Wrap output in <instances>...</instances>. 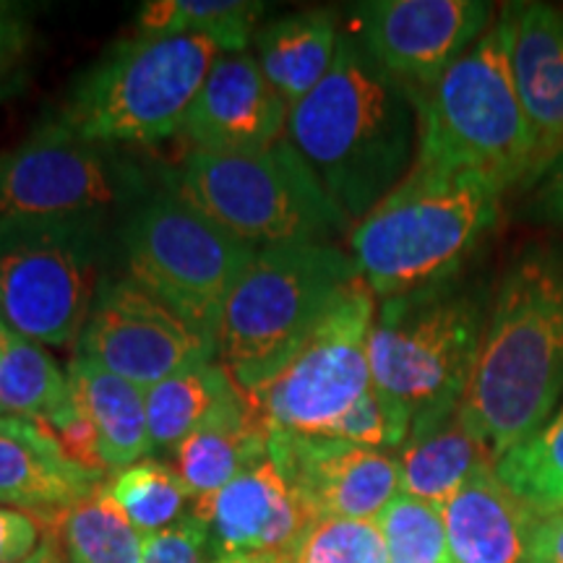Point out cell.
Instances as JSON below:
<instances>
[{"mask_svg": "<svg viewBox=\"0 0 563 563\" xmlns=\"http://www.w3.org/2000/svg\"><path fill=\"white\" fill-rule=\"evenodd\" d=\"M194 514L207 522L211 559L292 553L313 522L269 456L214 496L196 501Z\"/></svg>", "mask_w": 563, "mask_h": 563, "instance_id": "obj_17", "label": "cell"}, {"mask_svg": "<svg viewBox=\"0 0 563 563\" xmlns=\"http://www.w3.org/2000/svg\"><path fill=\"white\" fill-rule=\"evenodd\" d=\"M376 295L363 277L344 290L319 327L256 391L272 431L327 435L371 391L368 334Z\"/></svg>", "mask_w": 563, "mask_h": 563, "instance_id": "obj_12", "label": "cell"}, {"mask_svg": "<svg viewBox=\"0 0 563 563\" xmlns=\"http://www.w3.org/2000/svg\"><path fill=\"white\" fill-rule=\"evenodd\" d=\"M220 47L194 34L136 32L70 84L55 115L95 144L157 146L183 133Z\"/></svg>", "mask_w": 563, "mask_h": 563, "instance_id": "obj_6", "label": "cell"}, {"mask_svg": "<svg viewBox=\"0 0 563 563\" xmlns=\"http://www.w3.org/2000/svg\"><path fill=\"white\" fill-rule=\"evenodd\" d=\"M376 522L384 534L386 563H452L439 504L399 493Z\"/></svg>", "mask_w": 563, "mask_h": 563, "instance_id": "obj_31", "label": "cell"}, {"mask_svg": "<svg viewBox=\"0 0 563 563\" xmlns=\"http://www.w3.org/2000/svg\"><path fill=\"white\" fill-rule=\"evenodd\" d=\"M125 277L175 308L217 344L228 298L256 249L162 188L123 217L118 230Z\"/></svg>", "mask_w": 563, "mask_h": 563, "instance_id": "obj_10", "label": "cell"}, {"mask_svg": "<svg viewBox=\"0 0 563 563\" xmlns=\"http://www.w3.org/2000/svg\"><path fill=\"white\" fill-rule=\"evenodd\" d=\"M272 559L269 555H220V559H211L209 563H269Z\"/></svg>", "mask_w": 563, "mask_h": 563, "instance_id": "obj_40", "label": "cell"}, {"mask_svg": "<svg viewBox=\"0 0 563 563\" xmlns=\"http://www.w3.org/2000/svg\"><path fill=\"white\" fill-rule=\"evenodd\" d=\"M47 527L32 514L0 506V563H24L40 551Z\"/></svg>", "mask_w": 563, "mask_h": 563, "instance_id": "obj_35", "label": "cell"}, {"mask_svg": "<svg viewBox=\"0 0 563 563\" xmlns=\"http://www.w3.org/2000/svg\"><path fill=\"white\" fill-rule=\"evenodd\" d=\"M504 11L481 40L426 89H410L418 110L415 167L475 175L498 191L534 178L532 136L509 63Z\"/></svg>", "mask_w": 563, "mask_h": 563, "instance_id": "obj_4", "label": "cell"}, {"mask_svg": "<svg viewBox=\"0 0 563 563\" xmlns=\"http://www.w3.org/2000/svg\"><path fill=\"white\" fill-rule=\"evenodd\" d=\"M441 514L452 563H530L540 514L498 481L496 467L470 477Z\"/></svg>", "mask_w": 563, "mask_h": 563, "instance_id": "obj_21", "label": "cell"}, {"mask_svg": "<svg viewBox=\"0 0 563 563\" xmlns=\"http://www.w3.org/2000/svg\"><path fill=\"white\" fill-rule=\"evenodd\" d=\"M493 26L483 0H371L355 5V37L407 89H426Z\"/></svg>", "mask_w": 563, "mask_h": 563, "instance_id": "obj_14", "label": "cell"}, {"mask_svg": "<svg viewBox=\"0 0 563 563\" xmlns=\"http://www.w3.org/2000/svg\"><path fill=\"white\" fill-rule=\"evenodd\" d=\"M563 399V245H530L493 290L460 410L493 456L545 426Z\"/></svg>", "mask_w": 563, "mask_h": 563, "instance_id": "obj_2", "label": "cell"}, {"mask_svg": "<svg viewBox=\"0 0 563 563\" xmlns=\"http://www.w3.org/2000/svg\"><path fill=\"white\" fill-rule=\"evenodd\" d=\"M157 188L121 150L74 133L58 115L0 152V220L129 214Z\"/></svg>", "mask_w": 563, "mask_h": 563, "instance_id": "obj_11", "label": "cell"}, {"mask_svg": "<svg viewBox=\"0 0 563 563\" xmlns=\"http://www.w3.org/2000/svg\"><path fill=\"white\" fill-rule=\"evenodd\" d=\"M74 410L68 373L42 344L9 332L0 340V412L53 426Z\"/></svg>", "mask_w": 563, "mask_h": 563, "instance_id": "obj_25", "label": "cell"}, {"mask_svg": "<svg viewBox=\"0 0 563 563\" xmlns=\"http://www.w3.org/2000/svg\"><path fill=\"white\" fill-rule=\"evenodd\" d=\"M397 460L399 493L439 506L470 477L496 467L488 443L467 426L460 407L412 422Z\"/></svg>", "mask_w": 563, "mask_h": 563, "instance_id": "obj_22", "label": "cell"}, {"mask_svg": "<svg viewBox=\"0 0 563 563\" xmlns=\"http://www.w3.org/2000/svg\"><path fill=\"white\" fill-rule=\"evenodd\" d=\"M412 428V418L397 402L384 397L376 386L357 402L352 410L340 418L327 433V439H340L368 449H402Z\"/></svg>", "mask_w": 563, "mask_h": 563, "instance_id": "obj_33", "label": "cell"}, {"mask_svg": "<svg viewBox=\"0 0 563 563\" xmlns=\"http://www.w3.org/2000/svg\"><path fill=\"white\" fill-rule=\"evenodd\" d=\"M269 460L311 519H378L399 496V460L382 449L272 431Z\"/></svg>", "mask_w": 563, "mask_h": 563, "instance_id": "obj_15", "label": "cell"}, {"mask_svg": "<svg viewBox=\"0 0 563 563\" xmlns=\"http://www.w3.org/2000/svg\"><path fill=\"white\" fill-rule=\"evenodd\" d=\"M26 13L13 3H0V74H5L26 45Z\"/></svg>", "mask_w": 563, "mask_h": 563, "instance_id": "obj_37", "label": "cell"}, {"mask_svg": "<svg viewBox=\"0 0 563 563\" xmlns=\"http://www.w3.org/2000/svg\"><path fill=\"white\" fill-rule=\"evenodd\" d=\"M76 350L144 391L188 365L217 361L214 342L125 274L102 279Z\"/></svg>", "mask_w": 563, "mask_h": 563, "instance_id": "obj_13", "label": "cell"}, {"mask_svg": "<svg viewBox=\"0 0 563 563\" xmlns=\"http://www.w3.org/2000/svg\"><path fill=\"white\" fill-rule=\"evenodd\" d=\"M272 426L262 407L235 382L175 449L178 475L194 501L214 496L230 481L269 456Z\"/></svg>", "mask_w": 563, "mask_h": 563, "instance_id": "obj_20", "label": "cell"}, {"mask_svg": "<svg viewBox=\"0 0 563 563\" xmlns=\"http://www.w3.org/2000/svg\"><path fill=\"white\" fill-rule=\"evenodd\" d=\"M490 302L488 282L464 272L384 298L368 334L373 386L412 422L456 410L473 382Z\"/></svg>", "mask_w": 563, "mask_h": 563, "instance_id": "obj_5", "label": "cell"}, {"mask_svg": "<svg viewBox=\"0 0 563 563\" xmlns=\"http://www.w3.org/2000/svg\"><path fill=\"white\" fill-rule=\"evenodd\" d=\"M504 191L475 175L412 167L350 230V256L376 298L435 285L464 272L501 217Z\"/></svg>", "mask_w": 563, "mask_h": 563, "instance_id": "obj_3", "label": "cell"}, {"mask_svg": "<svg viewBox=\"0 0 563 563\" xmlns=\"http://www.w3.org/2000/svg\"><path fill=\"white\" fill-rule=\"evenodd\" d=\"M55 527L66 563H141L146 534L104 485L63 514Z\"/></svg>", "mask_w": 563, "mask_h": 563, "instance_id": "obj_28", "label": "cell"}, {"mask_svg": "<svg viewBox=\"0 0 563 563\" xmlns=\"http://www.w3.org/2000/svg\"><path fill=\"white\" fill-rule=\"evenodd\" d=\"M209 530L196 514H186L165 530L146 534L141 563H209Z\"/></svg>", "mask_w": 563, "mask_h": 563, "instance_id": "obj_34", "label": "cell"}, {"mask_svg": "<svg viewBox=\"0 0 563 563\" xmlns=\"http://www.w3.org/2000/svg\"><path fill=\"white\" fill-rule=\"evenodd\" d=\"M66 373L76 410L95 426L108 473H121L154 452L144 389L81 355L70 361Z\"/></svg>", "mask_w": 563, "mask_h": 563, "instance_id": "obj_23", "label": "cell"}, {"mask_svg": "<svg viewBox=\"0 0 563 563\" xmlns=\"http://www.w3.org/2000/svg\"><path fill=\"white\" fill-rule=\"evenodd\" d=\"M496 475L540 517L563 504V405L540 431L498 456Z\"/></svg>", "mask_w": 563, "mask_h": 563, "instance_id": "obj_29", "label": "cell"}, {"mask_svg": "<svg viewBox=\"0 0 563 563\" xmlns=\"http://www.w3.org/2000/svg\"><path fill=\"white\" fill-rule=\"evenodd\" d=\"M104 475L76 462L45 422L0 415V504L55 530L63 514L102 488Z\"/></svg>", "mask_w": 563, "mask_h": 563, "instance_id": "obj_18", "label": "cell"}, {"mask_svg": "<svg viewBox=\"0 0 563 563\" xmlns=\"http://www.w3.org/2000/svg\"><path fill=\"white\" fill-rule=\"evenodd\" d=\"M532 201V217L543 224L563 228V157L543 175Z\"/></svg>", "mask_w": 563, "mask_h": 563, "instance_id": "obj_36", "label": "cell"}, {"mask_svg": "<svg viewBox=\"0 0 563 563\" xmlns=\"http://www.w3.org/2000/svg\"><path fill=\"white\" fill-rule=\"evenodd\" d=\"M24 563H66V555H63L58 532H55L53 527H47V530H45V540H42L40 551Z\"/></svg>", "mask_w": 563, "mask_h": 563, "instance_id": "obj_39", "label": "cell"}, {"mask_svg": "<svg viewBox=\"0 0 563 563\" xmlns=\"http://www.w3.org/2000/svg\"><path fill=\"white\" fill-rule=\"evenodd\" d=\"M211 222L253 249L334 245L350 235V217L336 207L287 136L258 152H188L165 178Z\"/></svg>", "mask_w": 563, "mask_h": 563, "instance_id": "obj_7", "label": "cell"}, {"mask_svg": "<svg viewBox=\"0 0 563 563\" xmlns=\"http://www.w3.org/2000/svg\"><path fill=\"white\" fill-rule=\"evenodd\" d=\"M336 13L298 11L274 19L253 37V58L274 91L295 108L327 79L340 45Z\"/></svg>", "mask_w": 563, "mask_h": 563, "instance_id": "obj_24", "label": "cell"}, {"mask_svg": "<svg viewBox=\"0 0 563 563\" xmlns=\"http://www.w3.org/2000/svg\"><path fill=\"white\" fill-rule=\"evenodd\" d=\"M104 490L129 514L141 534H154L186 517L188 493L178 470L157 460H141L104 483Z\"/></svg>", "mask_w": 563, "mask_h": 563, "instance_id": "obj_30", "label": "cell"}, {"mask_svg": "<svg viewBox=\"0 0 563 563\" xmlns=\"http://www.w3.org/2000/svg\"><path fill=\"white\" fill-rule=\"evenodd\" d=\"M548 514H559V517H563V504L561 506H555L553 511H548ZM548 514H543V517H548Z\"/></svg>", "mask_w": 563, "mask_h": 563, "instance_id": "obj_43", "label": "cell"}, {"mask_svg": "<svg viewBox=\"0 0 563 563\" xmlns=\"http://www.w3.org/2000/svg\"><path fill=\"white\" fill-rule=\"evenodd\" d=\"M108 217L0 220V316L37 344L79 342L102 285Z\"/></svg>", "mask_w": 563, "mask_h": 563, "instance_id": "obj_9", "label": "cell"}, {"mask_svg": "<svg viewBox=\"0 0 563 563\" xmlns=\"http://www.w3.org/2000/svg\"><path fill=\"white\" fill-rule=\"evenodd\" d=\"M285 136L350 222H361L415 167L418 110L410 89L342 32L327 79L290 108Z\"/></svg>", "mask_w": 563, "mask_h": 563, "instance_id": "obj_1", "label": "cell"}, {"mask_svg": "<svg viewBox=\"0 0 563 563\" xmlns=\"http://www.w3.org/2000/svg\"><path fill=\"white\" fill-rule=\"evenodd\" d=\"M235 382L222 363H196L146 389V420L154 449H178L217 399Z\"/></svg>", "mask_w": 563, "mask_h": 563, "instance_id": "obj_27", "label": "cell"}, {"mask_svg": "<svg viewBox=\"0 0 563 563\" xmlns=\"http://www.w3.org/2000/svg\"><path fill=\"white\" fill-rule=\"evenodd\" d=\"M9 332H11V329H9V327H5L3 316H0V340H3V336H5V334H9Z\"/></svg>", "mask_w": 563, "mask_h": 563, "instance_id": "obj_42", "label": "cell"}, {"mask_svg": "<svg viewBox=\"0 0 563 563\" xmlns=\"http://www.w3.org/2000/svg\"><path fill=\"white\" fill-rule=\"evenodd\" d=\"M269 563H292V559H290V553H285V555H274Z\"/></svg>", "mask_w": 563, "mask_h": 563, "instance_id": "obj_41", "label": "cell"}, {"mask_svg": "<svg viewBox=\"0 0 563 563\" xmlns=\"http://www.w3.org/2000/svg\"><path fill=\"white\" fill-rule=\"evenodd\" d=\"M285 100L266 81L253 53H220L196 95L183 136L191 152H258L287 133Z\"/></svg>", "mask_w": 563, "mask_h": 563, "instance_id": "obj_16", "label": "cell"}, {"mask_svg": "<svg viewBox=\"0 0 563 563\" xmlns=\"http://www.w3.org/2000/svg\"><path fill=\"white\" fill-rule=\"evenodd\" d=\"M292 563H386L376 519H313L290 553Z\"/></svg>", "mask_w": 563, "mask_h": 563, "instance_id": "obj_32", "label": "cell"}, {"mask_svg": "<svg viewBox=\"0 0 563 563\" xmlns=\"http://www.w3.org/2000/svg\"><path fill=\"white\" fill-rule=\"evenodd\" d=\"M530 563H563V517L559 514L540 517L534 525Z\"/></svg>", "mask_w": 563, "mask_h": 563, "instance_id": "obj_38", "label": "cell"}, {"mask_svg": "<svg viewBox=\"0 0 563 563\" xmlns=\"http://www.w3.org/2000/svg\"><path fill=\"white\" fill-rule=\"evenodd\" d=\"M264 3L256 0H152L139 11V30L150 34L207 37L222 53H245L258 32Z\"/></svg>", "mask_w": 563, "mask_h": 563, "instance_id": "obj_26", "label": "cell"}, {"mask_svg": "<svg viewBox=\"0 0 563 563\" xmlns=\"http://www.w3.org/2000/svg\"><path fill=\"white\" fill-rule=\"evenodd\" d=\"M509 63L532 136L534 178L563 157V9L509 3Z\"/></svg>", "mask_w": 563, "mask_h": 563, "instance_id": "obj_19", "label": "cell"}, {"mask_svg": "<svg viewBox=\"0 0 563 563\" xmlns=\"http://www.w3.org/2000/svg\"><path fill=\"white\" fill-rule=\"evenodd\" d=\"M355 279H361L355 258L340 245L258 249L224 306L217 357L241 389L256 391Z\"/></svg>", "mask_w": 563, "mask_h": 563, "instance_id": "obj_8", "label": "cell"}]
</instances>
